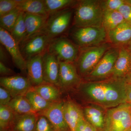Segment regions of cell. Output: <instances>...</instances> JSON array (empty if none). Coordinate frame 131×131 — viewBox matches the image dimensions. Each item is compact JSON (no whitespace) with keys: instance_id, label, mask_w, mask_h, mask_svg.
<instances>
[{"instance_id":"6da1fadb","label":"cell","mask_w":131,"mask_h":131,"mask_svg":"<svg viewBox=\"0 0 131 131\" xmlns=\"http://www.w3.org/2000/svg\"><path fill=\"white\" fill-rule=\"evenodd\" d=\"M127 83L124 79H110L81 82L80 94L89 103L107 109L125 103Z\"/></svg>"},{"instance_id":"4fadbf2b","label":"cell","mask_w":131,"mask_h":131,"mask_svg":"<svg viewBox=\"0 0 131 131\" xmlns=\"http://www.w3.org/2000/svg\"><path fill=\"white\" fill-rule=\"evenodd\" d=\"M63 102L59 101L53 102L45 110L37 113L46 117L57 131H70L64 116Z\"/></svg>"},{"instance_id":"ac0fdd59","label":"cell","mask_w":131,"mask_h":131,"mask_svg":"<svg viewBox=\"0 0 131 131\" xmlns=\"http://www.w3.org/2000/svg\"><path fill=\"white\" fill-rule=\"evenodd\" d=\"M107 110L100 106L91 103L85 106L82 110L85 119L99 131H103Z\"/></svg>"},{"instance_id":"9a60e30c","label":"cell","mask_w":131,"mask_h":131,"mask_svg":"<svg viewBox=\"0 0 131 131\" xmlns=\"http://www.w3.org/2000/svg\"><path fill=\"white\" fill-rule=\"evenodd\" d=\"M44 53L32 57L26 61L28 78L33 87L38 86L45 82L43 59Z\"/></svg>"},{"instance_id":"5bb4252c","label":"cell","mask_w":131,"mask_h":131,"mask_svg":"<svg viewBox=\"0 0 131 131\" xmlns=\"http://www.w3.org/2000/svg\"><path fill=\"white\" fill-rule=\"evenodd\" d=\"M44 80L45 82L59 87V63L58 59L48 51L43 56Z\"/></svg>"},{"instance_id":"d590c367","label":"cell","mask_w":131,"mask_h":131,"mask_svg":"<svg viewBox=\"0 0 131 131\" xmlns=\"http://www.w3.org/2000/svg\"><path fill=\"white\" fill-rule=\"evenodd\" d=\"M118 11L121 14L126 21L131 22V6L125 3L120 7Z\"/></svg>"},{"instance_id":"4316f807","label":"cell","mask_w":131,"mask_h":131,"mask_svg":"<svg viewBox=\"0 0 131 131\" xmlns=\"http://www.w3.org/2000/svg\"><path fill=\"white\" fill-rule=\"evenodd\" d=\"M16 113L8 106L0 105V130H10Z\"/></svg>"},{"instance_id":"1f68e13d","label":"cell","mask_w":131,"mask_h":131,"mask_svg":"<svg viewBox=\"0 0 131 131\" xmlns=\"http://www.w3.org/2000/svg\"><path fill=\"white\" fill-rule=\"evenodd\" d=\"M34 131H57L46 117L38 114L37 119Z\"/></svg>"},{"instance_id":"74e56055","label":"cell","mask_w":131,"mask_h":131,"mask_svg":"<svg viewBox=\"0 0 131 131\" xmlns=\"http://www.w3.org/2000/svg\"><path fill=\"white\" fill-rule=\"evenodd\" d=\"M7 51L2 45H1L0 47V59L1 62H2L3 63L7 61Z\"/></svg>"},{"instance_id":"8fae6325","label":"cell","mask_w":131,"mask_h":131,"mask_svg":"<svg viewBox=\"0 0 131 131\" xmlns=\"http://www.w3.org/2000/svg\"><path fill=\"white\" fill-rule=\"evenodd\" d=\"M0 84L1 86L9 91L13 98L25 95L33 87L28 77L20 75L2 77L0 78Z\"/></svg>"},{"instance_id":"60d3db41","label":"cell","mask_w":131,"mask_h":131,"mask_svg":"<svg viewBox=\"0 0 131 131\" xmlns=\"http://www.w3.org/2000/svg\"><path fill=\"white\" fill-rule=\"evenodd\" d=\"M127 49L129 51V52L131 54V41L129 42L128 44L126 46H125Z\"/></svg>"},{"instance_id":"f546056e","label":"cell","mask_w":131,"mask_h":131,"mask_svg":"<svg viewBox=\"0 0 131 131\" xmlns=\"http://www.w3.org/2000/svg\"><path fill=\"white\" fill-rule=\"evenodd\" d=\"M21 11L18 8L0 17L1 27L11 32L18 20Z\"/></svg>"},{"instance_id":"f1b7e54d","label":"cell","mask_w":131,"mask_h":131,"mask_svg":"<svg viewBox=\"0 0 131 131\" xmlns=\"http://www.w3.org/2000/svg\"><path fill=\"white\" fill-rule=\"evenodd\" d=\"M49 15L69 8L77 2L73 0H44Z\"/></svg>"},{"instance_id":"d6a6232c","label":"cell","mask_w":131,"mask_h":131,"mask_svg":"<svg viewBox=\"0 0 131 131\" xmlns=\"http://www.w3.org/2000/svg\"><path fill=\"white\" fill-rule=\"evenodd\" d=\"M104 11H118L120 7L125 3L124 0H107L101 1Z\"/></svg>"},{"instance_id":"8d00e7d4","label":"cell","mask_w":131,"mask_h":131,"mask_svg":"<svg viewBox=\"0 0 131 131\" xmlns=\"http://www.w3.org/2000/svg\"><path fill=\"white\" fill-rule=\"evenodd\" d=\"M13 71L5 65V63L0 62V74L3 77H8L13 75Z\"/></svg>"},{"instance_id":"5b68a950","label":"cell","mask_w":131,"mask_h":131,"mask_svg":"<svg viewBox=\"0 0 131 131\" xmlns=\"http://www.w3.org/2000/svg\"><path fill=\"white\" fill-rule=\"evenodd\" d=\"M71 36L73 42L80 48L92 47L104 43L107 32L103 27H75Z\"/></svg>"},{"instance_id":"52a82bcc","label":"cell","mask_w":131,"mask_h":131,"mask_svg":"<svg viewBox=\"0 0 131 131\" xmlns=\"http://www.w3.org/2000/svg\"><path fill=\"white\" fill-rule=\"evenodd\" d=\"M48 51L59 61L75 63L80 53V48L68 38L61 36L51 41Z\"/></svg>"},{"instance_id":"2e32d148","label":"cell","mask_w":131,"mask_h":131,"mask_svg":"<svg viewBox=\"0 0 131 131\" xmlns=\"http://www.w3.org/2000/svg\"><path fill=\"white\" fill-rule=\"evenodd\" d=\"M107 39L115 47H125L131 41V22L124 21L107 32Z\"/></svg>"},{"instance_id":"603a6c76","label":"cell","mask_w":131,"mask_h":131,"mask_svg":"<svg viewBox=\"0 0 131 131\" xmlns=\"http://www.w3.org/2000/svg\"><path fill=\"white\" fill-rule=\"evenodd\" d=\"M32 89L49 102L53 103L59 101L60 91L58 87L54 84L45 82L38 86L32 87Z\"/></svg>"},{"instance_id":"f35d334b","label":"cell","mask_w":131,"mask_h":131,"mask_svg":"<svg viewBox=\"0 0 131 131\" xmlns=\"http://www.w3.org/2000/svg\"><path fill=\"white\" fill-rule=\"evenodd\" d=\"M127 83L125 103L131 105V84Z\"/></svg>"},{"instance_id":"ba28073f","label":"cell","mask_w":131,"mask_h":131,"mask_svg":"<svg viewBox=\"0 0 131 131\" xmlns=\"http://www.w3.org/2000/svg\"><path fill=\"white\" fill-rule=\"evenodd\" d=\"M119 47H111L106 52L96 67L85 78L87 81L104 80L111 77L119 53Z\"/></svg>"},{"instance_id":"277c9868","label":"cell","mask_w":131,"mask_h":131,"mask_svg":"<svg viewBox=\"0 0 131 131\" xmlns=\"http://www.w3.org/2000/svg\"><path fill=\"white\" fill-rule=\"evenodd\" d=\"M131 127V104L123 103L107 110L103 131H126Z\"/></svg>"},{"instance_id":"e0dca14e","label":"cell","mask_w":131,"mask_h":131,"mask_svg":"<svg viewBox=\"0 0 131 131\" xmlns=\"http://www.w3.org/2000/svg\"><path fill=\"white\" fill-rule=\"evenodd\" d=\"M131 72V54L125 47H120L110 78L124 79Z\"/></svg>"},{"instance_id":"b9f144b4","label":"cell","mask_w":131,"mask_h":131,"mask_svg":"<svg viewBox=\"0 0 131 131\" xmlns=\"http://www.w3.org/2000/svg\"><path fill=\"white\" fill-rule=\"evenodd\" d=\"M125 2L126 3H128L131 6V0H126L125 1Z\"/></svg>"},{"instance_id":"7bdbcfd3","label":"cell","mask_w":131,"mask_h":131,"mask_svg":"<svg viewBox=\"0 0 131 131\" xmlns=\"http://www.w3.org/2000/svg\"><path fill=\"white\" fill-rule=\"evenodd\" d=\"M126 131H131V128H129V129H127V130Z\"/></svg>"},{"instance_id":"ee69618b","label":"cell","mask_w":131,"mask_h":131,"mask_svg":"<svg viewBox=\"0 0 131 131\" xmlns=\"http://www.w3.org/2000/svg\"><path fill=\"white\" fill-rule=\"evenodd\" d=\"M13 131V130H8V131Z\"/></svg>"},{"instance_id":"d4e9b609","label":"cell","mask_w":131,"mask_h":131,"mask_svg":"<svg viewBox=\"0 0 131 131\" xmlns=\"http://www.w3.org/2000/svg\"><path fill=\"white\" fill-rule=\"evenodd\" d=\"M8 106L17 114L36 113L25 95H19L13 98Z\"/></svg>"},{"instance_id":"7c38bea8","label":"cell","mask_w":131,"mask_h":131,"mask_svg":"<svg viewBox=\"0 0 131 131\" xmlns=\"http://www.w3.org/2000/svg\"><path fill=\"white\" fill-rule=\"evenodd\" d=\"M59 87L67 89L78 86L81 80L75 63L59 61Z\"/></svg>"},{"instance_id":"3957f363","label":"cell","mask_w":131,"mask_h":131,"mask_svg":"<svg viewBox=\"0 0 131 131\" xmlns=\"http://www.w3.org/2000/svg\"><path fill=\"white\" fill-rule=\"evenodd\" d=\"M111 47L109 44L104 43L96 46L80 48L79 56L75 62L80 76L86 77L89 74Z\"/></svg>"},{"instance_id":"ab89813d","label":"cell","mask_w":131,"mask_h":131,"mask_svg":"<svg viewBox=\"0 0 131 131\" xmlns=\"http://www.w3.org/2000/svg\"><path fill=\"white\" fill-rule=\"evenodd\" d=\"M124 79L127 83L131 84V72L127 75Z\"/></svg>"},{"instance_id":"30bf717a","label":"cell","mask_w":131,"mask_h":131,"mask_svg":"<svg viewBox=\"0 0 131 131\" xmlns=\"http://www.w3.org/2000/svg\"><path fill=\"white\" fill-rule=\"evenodd\" d=\"M0 42L11 56L16 68L21 71L27 70V61L21 54L19 45L9 32L1 27Z\"/></svg>"},{"instance_id":"4dcf8cb0","label":"cell","mask_w":131,"mask_h":131,"mask_svg":"<svg viewBox=\"0 0 131 131\" xmlns=\"http://www.w3.org/2000/svg\"><path fill=\"white\" fill-rule=\"evenodd\" d=\"M19 2L20 0H1L0 17L17 8Z\"/></svg>"},{"instance_id":"484cf974","label":"cell","mask_w":131,"mask_h":131,"mask_svg":"<svg viewBox=\"0 0 131 131\" xmlns=\"http://www.w3.org/2000/svg\"><path fill=\"white\" fill-rule=\"evenodd\" d=\"M35 113L40 112L49 107L52 103L46 100L32 88L25 95Z\"/></svg>"},{"instance_id":"44dd1931","label":"cell","mask_w":131,"mask_h":131,"mask_svg":"<svg viewBox=\"0 0 131 131\" xmlns=\"http://www.w3.org/2000/svg\"><path fill=\"white\" fill-rule=\"evenodd\" d=\"M48 16L26 13L25 22L27 34L24 42L32 36L40 32L45 25Z\"/></svg>"},{"instance_id":"d6986e66","label":"cell","mask_w":131,"mask_h":131,"mask_svg":"<svg viewBox=\"0 0 131 131\" xmlns=\"http://www.w3.org/2000/svg\"><path fill=\"white\" fill-rule=\"evenodd\" d=\"M64 116L70 131H75L77 125L82 117L83 110L74 101L68 100L63 102Z\"/></svg>"},{"instance_id":"7402d4cb","label":"cell","mask_w":131,"mask_h":131,"mask_svg":"<svg viewBox=\"0 0 131 131\" xmlns=\"http://www.w3.org/2000/svg\"><path fill=\"white\" fill-rule=\"evenodd\" d=\"M17 8L25 13L42 16L49 15L44 0H20Z\"/></svg>"},{"instance_id":"e575fe53","label":"cell","mask_w":131,"mask_h":131,"mask_svg":"<svg viewBox=\"0 0 131 131\" xmlns=\"http://www.w3.org/2000/svg\"><path fill=\"white\" fill-rule=\"evenodd\" d=\"M13 97L7 90L1 86L0 87V105L8 106Z\"/></svg>"},{"instance_id":"836d02e7","label":"cell","mask_w":131,"mask_h":131,"mask_svg":"<svg viewBox=\"0 0 131 131\" xmlns=\"http://www.w3.org/2000/svg\"><path fill=\"white\" fill-rule=\"evenodd\" d=\"M75 131H99L96 127L90 124L84 117L79 120L77 125Z\"/></svg>"},{"instance_id":"ffe728a7","label":"cell","mask_w":131,"mask_h":131,"mask_svg":"<svg viewBox=\"0 0 131 131\" xmlns=\"http://www.w3.org/2000/svg\"><path fill=\"white\" fill-rule=\"evenodd\" d=\"M38 114L31 113L26 114H16L10 130L14 131H34Z\"/></svg>"},{"instance_id":"7a4b0ae2","label":"cell","mask_w":131,"mask_h":131,"mask_svg":"<svg viewBox=\"0 0 131 131\" xmlns=\"http://www.w3.org/2000/svg\"><path fill=\"white\" fill-rule=\"evenodd\" d=\"M103 13L101 1H79L74 9V25L75 27H102Z\"/></svg>"},{"instance_id":"8992f818","label":"cell","mask_w":131,"mask_h":131,"mask_svg":"<svg viewBox=\"0 0 131 131\" xmlns=\"http://www.w3.org/2000/svg\"><path fill=\"white\" fill-rule=\"evenodd\" d=\"M73 13V9L68 8L49 14L45 25L39 33L52 40L61 37L70 25Z\"/></svg>"},{"instance_id":"83f0119b","label":"cell","mask_w":131,"mask_h":131,"mask_svg":"<svg viewBox=\"0 0 131 131\" xmlns=\"http://www.w3.org/2000/svg\"><path fill=\"white\" fill-rule=\"evenodd\" d=\"M25 13L21 12L15 25L10 33L19 45L24 42L26 36L27 31L25 16Z\"/></svg>"},{"instance_id":"f6af8a7d","label":"cell","mask_w":131,"mask_h":131,"mask_svg":"<svg viewBox=\"0 0 131 131\" xmlns=\"http://www.w3.org/2000/svg\"></svg>"},{"instance_id":"cb8c5ba5","label":"cell","mask_w":131,"mask_h":131,"mask_svg":"<svg viewBox=\"0 0 131 131\" xmlns=\"http://www.w3.org/2000/svg\"><path fill=\"white\" fill-rule=\"evenodd\" d=\"M125 21L122 15L118 11H103L102 27L107 32Z\"/></svg>"},{"instance_id":"9c48e42d","label":"cell","mask_w":131,"mask_h":131,"mask_svg":"<svg viewBox=\"0 0 131 131\" xmlns=\"http://www.w3.org/2000/svg\"><path fill=\"white\" fill-rule=\"evenodd\" d=\"M52 40L44 34H37L19 45L21 54L27 61L32 57L44 53Z\"/></svg>"}]
</instances>
